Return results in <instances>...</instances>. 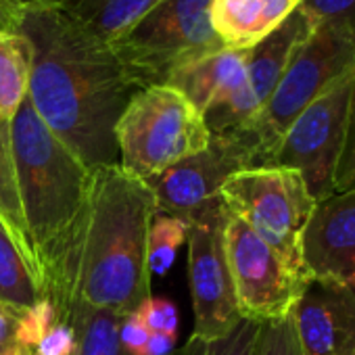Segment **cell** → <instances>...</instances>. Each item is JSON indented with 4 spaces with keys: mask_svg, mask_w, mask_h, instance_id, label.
<instances>
[{
    "mask_svg": "<svg viewBox=\"0 0 355 355\" xmlns=\"http://www.w3.org/2000/svg\"><path fill=\"white\" fill-rule=\"evenodd\" d=\"M17 32L32 46L28 98L40 119L90 169L117 165L115 125L138 88L111 46L59 7H26Z\"/></svg>",
    "mask_w": 355,
    "mask_h": 355,
    "instance_id": "cell-1",
    "label": "cell"
},
{
    "mask_svg": "<svg viewBox=\"0 0 355 355\" xmlns=\"http://www.w3.org/2000/svg\"><path fill=\"white\" fill-rule=\"evenodd\" d=\"M11 142L42 299L53 303L57 322L67 324L94 169L46 128L28 96L11 117Z\"/></svg>",
    "mask_w": 355,
    "mask_h": 355,
    "instance_id": "cell-2",
    "label": "cell"
},
{
    "mask_svg": "<svg viewBox=\"0 0 355 355\" xmlns=\"http://www.w3.org/2000/svg\"><path fill=\"white\" fill-rule=\"evenodd\" d=\"M155 211V197L142 178L119 163L94 167L73 305L125 315L153 297L148 230Z\"/></svg>",
    "mask_w": 355,
    "mask_h": 355,
    "instance_id": "cell-3",
    "label": "cell"
},
{
    "mask_svg": "<svg viewBox=\"0 0 355 355\" xmlns=\"http://www.w3.org/2000/svg\"><path fill=\"white\" fill-rule=\"evenodd\" d=\"M211 0H161L111 46L132 84H167L182 67L224 51L209 19Z\"/></svg>",
    "mask_w": 355,
    "mask_h": 355,
    "instance_id": "cell-4",
    "label": "cell"
},
{
    "mask_svg": "<svg viewBox=\"0 0 355 355\" xmlns=\"http://www.w3.org/2000/svg\"><path fill=\"white\" fill-rule=\"evenodd\" d=\"M115 140L119 165L146 180L203 150L211 134L195 105L167 84L138 90L125 105Z\"/></svg>",
    "mask_w": 355,
    "mask_h": 355,
    "instance_id": "cell-5",
    "label": "cell"
},
{
    "mask_svg": "<svg viewBox=\"0 0 355 355\" xmlns=\"http://www.w3.org/2000/svg\"><path fill=\"white\" fill-rule=\"evenodd\" d=\"M353 69L355 42L328 26H315L291 57L263 109L245 130L239 132L253 148V167L268 165L291 123Z\"/></svg>",
    "mask_w": 355,
    "mask_h": 355,
    "instance_id": "cell-6",
    "label": "cell"
},
{
    "mask_svg": "<svg viewBox=\"0 0 355 355\" xmlns=\"http://www.w3.org/2000/svg\"><path fill=\"white\" fill-rule=\"evenodd\" d=\"M220 197L293 272L311 280L301 255V236L315 201L299 171L276 165L247 167L228 178Z\"/></svg>",
    "mask_w": 355,
    "mask_h": 355,
    "instance_id": "cell-7",
    "label": "cell"
},
{
    "mask_svg": "<svg viewBox=\"0 0 355 355\" xmlns=\"http://www.w3.org/2000/svg\"><path fill=\"white\" fill-rule=\"evenodd\" d=\"M353 82L355 69L315 98L291 123L268 163L299 171L313 201L334 195V173L345 142Z\"/></svg>",
    "mask_w": 355,
    "mask_h": 355,
    "instance_id": "cell-8",
    "label": "cell"
},
{
    "mask_svg": "<svg viewBox=\"0 0 355 355\" xmlns=\"http://www.w3.org/2000/svg\"><path fill=\"white\" fill-rule=\"evenodd\" d=\"M228 209L222 197L211 199L187 218L189 278L195 307V336L218 338L228 334L243 318L226 255Z\"/></svg>",
    "mask_w": 355,
    "mask_h": 355,
    "instance_id": "cell-9",
    "label": "cell"
},
{
    "mask_svg": "<svg viewBox=\"0 0 355 355\" xmlns=\"http://www.w3.org/2000/svg\"><path fill=\"white\" fill-rule=\"evenodd\" d=\"M226 255L241 318L270 322L286 318L309 278L293 272L241 218L228 211Z\"/></svg>",
    "mask_w": 355,
    "mask_h": 355,
    "instance_id": "cell-10",
    "label": "cell"
},
{
    "mask_svg": "<svg viewBox=\"0 0 355 355\" xmlns=\"http://www.w3.org/2000/svg\"><path fill=\"white\" fill-rule=\"evenodd\" d=\"M253 165L255 155L243 134H211L203 150L146 178L144 182L155 197L159 214H169L187 222L193 211L220 197L222 184L232 173Z\"/></svg>",
    "mask_w": 355,
    "mask_h": 355,
    "instance_id": "cell-11",
    "label": "cell"
},
{
    "mask_svg": "<svg viewBox=\"0 0 355 355\" xmlns=\"http://www.w3.org/2000/svg\"><path fill=\"white\" fill-rule=\"evenodd\" d=\"M315 30L309 17L297 9L268 38L247 51L245 84L241 92L226 105L203 115L209 134H232L245 130L272 96L291 57Z\"/></svg>",
    "mask_w": 355,
    "mask_h": 355,
    "instance_id": "cell-12",
    "label": "cell"
},
{
    "mask_svg": "<svg viewBox=\"0 0 355 355\" xmlns=\"http://www.w3.org/2000/svg\"><path fill=\"white\" fill-rule=\"evenodd\" d=\"M291 318L303 355L355 353V288L336 280L311 278Z\"/></svg>",
    "mask_w": 355,
    "mask_h": 355,
    "instance_id": "cell-13",
    "label": "cell"
},
{
    "mask_svg": "<svg viewBox=\"0 0 355 355\" xmlns=\"http://www.w3.org/2000/svg\"><path fill=\"white\" fill-rule=\"evenodd\" d=\"M301 255L311 278L355 288V189L315 201L301 236Z\"/></svg>",
    "mask_w": 355,
    "mask_h": 355,
    "instance_id": "cell-14",
    "label": "cell"
},
{
    "mask_svg": "<svg viewBox=\"0 0 355 355\" xmlns=\"http://www.w3.org/2000/svg\"><path fill=\"white\" fill-rule=\"evenodd\" d=\"M301 0H211L209 19L224 49L249 51L280 28Z\"/></svg>",
    "mask_w": 355,
    "mask_h": 355,
    "instance_id": "cell-15",
    "label": "cell"
},
{
    "mask_svg": "<svg viewBox=\"0 0 355 355\" xmlns=\"http://www.w3.org/2000/svg\"><path fill=\"white\" fill-rule=\"evenodd\" d=\"M247 51L224 49L175 71L167 86L182 92L205 115L232 101L245 84Z\"/></svg>",
    "mask_w": 355,
    "mask_h": 355,
    "instance_id": "cell-16",
    "label": "cell"
},
{
    "mask_svg": "<svg viewBox=\"0 0 355 355\" xmlns=\"http://www.w3.org/2000/svg\"><path fill=\"white\" fill-rule=\"evenodd\" d=\"M161 0H63L59 9L92 38L113 44Z\"/></svg>",
    "mask_w": 355,
    "mask_h": 355,
    "instance_id": "cell-17",
    "label": "cell"
},
{
    "mask_svg": "<svg viewBox=\"0 0 355 355\" xmlns=\"http://www.w3.org/2000/svg\"><path fill=\"white\" fill-rule=\"evenodd\" d=\"M0 224L7 228L9 236L13 239L19 253L26 257L36 276V257L19 197V178L11 142V117L3 113H0Z\"/></svg>",
    "mask_w": 355,
    "mask_h": 355,
    "instance_id": "cell-18",
    "label": "cell"
},
{
    "mask_svg": "<svg viewBox=\"0 0 355 355\" xmlns=\"http://www.w3.org/2000/svg\"><path fill=\"white\" fill-rule=\"evenodd\" d=\"M32 46L19 32H0V113L13 117L28 96Z\"/></svg>",
    "mask_w": 355,
    "mask_h": 355,
    "instance_id": "cell-19",
    "label": "cell"
},
{
    "mask_svg": "<svg viewBox=\"0 0 355 355\" xmlns=\"http://www.w3.org/2000/svg\"><path fill=\"white\" fill-rule=\"evenodd\" d=\"M119 322L115 311L76 303L67 324L76 330L78 355H130L119 340Z\"/></svg>",
    "mask_w": 355,
    "mask_h": 355,
    "instance_id": "cell-20",
    "label": "cell"
},
{
    "mask_svg": "<svg viewBox=\"0 0 355 355\" xmlns=\"http://www.w3.org/2000/svg\"><path fill=\"white\" fill-rule=\"evenodd\" d=\"M40 299L42 291L30 263L19 253L7 228L0 224V301L30 309Z\"/></svg>",
    "mask_w": 355,
    "mask_h": 355,
    "instance_id": "cell-21",
    "label": "cell"
},
{
    "mask_svg": "<svg viewBox=\"0 0 355 355\" xmlns=\"http://www.w3.org/2000/svg\"><path fill=\"white\" fill-rule=\"evenodd\" d=\"M261 324L263 322L243 318L224 336L201 338L193 334L184 347L173 349L169 355H257Z\"/></svg>",
    "mask_w": 355,
    "mask_h": 355,
    "instance_id": "cell-22",
    "label": "cell"
},
{
    "mask_svg": "<svg viewBox=\"0 0 355 355\" xmlns=\"http://www.w3.org/2000/svg\"><path fill=\"white\" fill-rule=\"evenodd\" d=\"M189 226L182 218L155 211L148 230V270L153 274H165L173 263L178 247L187 243Z\"/></svg>",
    "mask_w": 355,
    "mask_h": 355,
    "instance_id": "cell-23",
    "label": "cell"
},
{
    "mask_svg": "<svg viewBox=\"0 0 355 355\" xmlns=\"http://www.w3.org/2000/svg\"><path fill=\"white\" fill-rule=\"evenodd\" d=\"M299 9L313 26H328L355 42V0H301Z\"/></svg>",
    "mask_w": 355,
    "mask_h": 355,
    "instance_id": "cell-24",
    "label": "cell"
},
{
    "mask_svg": "<svg viewBox=\"0 0 355 355\" xmlns=\"http://www.w3.org/2000/svg\"><path fill=\"white\" fill-rule=\"evenodd\" d=\"M257 355H303L291 313L280 320H270L261 324Z\"/></svg>",
    "mask_w": 355,
    "mask_h": 355,
    "instance_id": "cell-25",
    "label": "cell"
},
{
    "mask_svg": "<svg viewBox=\"0 0 355 355\" xmlns=\"http://www.w3.org/2000/svg\"><path fill=\"white\" fill-rule=\"evenodd\" d=\"M355 189V82L349 101L347 125H345V142L340 150V159L334 173V193H343Z\"/></svg>",
    "mask_w": 355,
    "mask_h": 355,
    "instance_id": "cell-26",
    "label": "cell"
},
{
    "mask_svg": "<svg viewBox=\"0 0 355 355\" xmlns=\"http://www.w3.org/2000/svg\"><path fill=\"white\" fill-rule=\"evenodd\" d=\"M55 322H57V311H55L53 303L46 299H40L36 305H32L24 313L21 328H19L21 345L34 349L46 336V332L53 328Z\"/></svg>",
    "mask_w": 355,
    "mask_h": 355,
    "instance_id": "cell-27",
    "label": "cell"
},
{
    "mask_svg": "<svg viewBox=\"0 0 355 355\" xmlns=\"http://www.w3.org/2000/svg\"><path fill=\"white\" fill-rule=\"evenodd\" d=\"M134 313L148 328L150 334H169V336H175L178 313H175V307L169 301H165V299H153L150 297Z\"/></svg>",
    "mask_w": 355,
    "mask_h": 355,
    "instance_id": "cell-28",
    "label": "cell"
},
{
    "mask_svg": "<svg viewBox=\"0 0 355 355\" xmlns=\"http://www.w3.org/2000/svg\"><path fill=\"white\" fill-rule=\"evenodd\" d=\"M26 309L0 301V355H19L24 351L19 328Z\"/></svg>",
    "mask_w": 355,
    "mask_h": 355,
    "instance_id": "cell-29",
    "label": "cell"
},
{
    "mask_svg": "<svg viewBox=\"0 0 355 355\" xmlns=\"http://www.w3.org/2000/svg\"><path fill=\"white\" fill-rule=\"evenodd\" d=\"M38 355H76L78 353V336L73 326L55 322L46 336L34 347Z\"/></svg>",
    "mask_w": 355,
    "mask_h": 355,
    "instance_id": "cell-30",
    "label": "cell"
},
{
    "mask_svg": "<svg viewBox=\"0 0 355 355\" xmlns=\"http://www.w3.org/2000/svg\"><path fill=\"white\" fill-rule=\"evenodd\" d=\"M148 338H150V332L138 320L136 313L121 315V322H119V340H121L123 349L130 355H144L146 353Z\"/></svg>",
    "mask_w": 355,
    "mask_h": 355,
    "instance_id": "cell-31",
    "label": "cell"
},
{
    "mask_svg": "<svg viewBox=\"0 0 355 355\" xmlns=\"http://www.w3.org/2000/svg\"><path fill=\"white\" fill-rule=\"evenodd\" d=\"M24 11H26L24 0H0V26L17 30Z\"/></svg>",
    "mask_w": 355,
    "mask_h": 355,
    "instance_id": "cell-32",
    "label": "cell"
},
{
    "mask_svg": "<svg viewBox=\"0 0 355 355\" xmlns=\"http://www.w3.org/2000/svg\"><path fill=\"white\" fill-rule=\"evenodd\" d=\"M63 0H24L26 7H59Z\"/></svg>",
    "mask_w": 355,
    "mask_h": 355,
    "instance_id": "cell-33",
    "label": "cell"
},
{
    "mask_svg": "<svg viewBox=\"0 0 355 355\" xmlns=\"http://www.w3.org/2000/svg\"><path fill=\"white\" fill-rule=\"evenodd\" d=\"M19 355H38V351L32 349V347H24V351H21Z\"/></svg>",
    "mask_w": 355,
    "mask_h": 355,
    "instance_id": "cell-34",
    "label": "cell"
},
{
    "mask_svg": "<svg viewBox=\"0 0 355 355\" xmlns=\"http://www.w3.org/2000/svg\"><path fill=\"white\" fill-rule=\"evenodd\" d=\"M0 32H17V30H9V28H3V26H0Z\"/></svg>",
    "mask_w": 355,
    "mask_h": 355,
    "instance_id": "cell-35",
    "label": "cell"
},
{
    "mask_svg": "<svg viewBox=\"0 0 355 355\" xmlns=\"http://www.w3.org/2000/svg\"><path fill=\"white\" fill-rule=\"evenodd\" d=\"M351 355H355V353H351Z\"/></svg>",
    "mask_w": 355,
    "mask_h": 355,
    "instance_id": "cell-36",
    "label": "cell"
}]
</instances>
